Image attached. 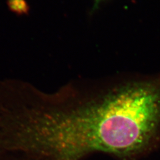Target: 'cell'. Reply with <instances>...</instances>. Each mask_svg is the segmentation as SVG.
I'll list each match as a JSON object with an SVG mask.
<instances>
[{
  "label": "cell",
  "instance_id": "1",
  "mask_svg": "<svg viewBox=\"0 0 160 160\" xmlns=\"http://www.w3.org/2000/svg\"><path fill=\"white\" fill-rule=\"evenodd\" d=\"M12 129L23 160H141L160 147V76L54 93L31 84Z\"/></svg>",
  "mask_w": 160,
  "mask_h": 160
}]
</instances>
